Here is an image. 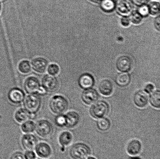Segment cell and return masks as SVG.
I'll use <instances>...</instances> for the list:
<instances>
[{"mask_svg":"<svg viewBox=\"0 0 160 159\" xmlns=\"http://www.w3.org/2000/svg\"><path fill=\"white\" fill-rule=\"evenodd\" d=\"M149 12L152 15H156L160 12V4L159 2H152L148 6Z\"/></svg>","mask_w":160,"mask_h":159,"instance_id":"29","label":"cell"},{"mask_svg":"<svg viewBox=\"0 0 160 159\" xmlns=\"http://www.w3.org/2000/svg\"><path fill=\"white\" fill-rule=\"evenodd\" d=\"M86 159H97L95 158V157L89 156Z\"/></svg>","mask_w":160,"mask_h":159,"instance_id":"40","label":"cell"},{"mask_svg":"<svg viewBox=\"0 0 160 159\" xmlns=\"http://www.w3.org/2000/svg\"><path fill=\"white\" fill-rule=\"evenodd\" d=\"M41 96L35 94H29L23 101L24 108L30 114L33 116L40 111L42 106Z\"/></svg>","mask_w":160,"mask_h":159,"instance_id":"3","label":"cell"},{"mask_svg":"<svg viewBox=\"0 0 160 159\" xmlns=\"http://www.w3.org/2000/svg\"><path fill=\"white\" fill-rule=\"evenodd\" d=\"M132 62L128 56H123L119 58L117 62L118 69L122 72H126L131 69Z\"/></svg>","mask_w":160,"mask_h":159,"instance_id":"14","label":"cell"},{"mask_svg":"<svg viewBox=\"0 0 160 159\" xmlns=\"http://www.w3.org/2000/svg\"><path fill=\"white\" fill-rule=\"evenodd\" d=\"M55 123L58 127L62 128L66 127V119L65 115H57L55 119Z\"/></svg>","mask_w":160,"mask_h":159,"instance_id":"28","label":"cell"},{"mask_svg":"<svg viewBox=\"0 0 160 159\" xmlns=\"http://www.w3.org/2000/svg\"><path fill=\"white\" fill-rule=\"evenodd\" d=\"M25 159H35L36 154L32 150L27 151L24 156Z\"/></svg>","mask_w":160,"mask_h":159,"instance_id":"33","label":"cell"},{"mask_svg":"<svg viewBox=\"0 0 160 159\" xmlns=\"http://www.w3.org/2000/svg\"><path fill=\"white\" fill-rule=\"evenodd\" d=\"M23 87L25 91L28 94H35L41 96H45L48 93L41 85L39 79L34 76L28 77Z\"/></svg>","mask_w":160,"mask_h":159,"instance_id":"2","label":"cell"},{"mask_svg":"<svg viewBox=\"0 0 160 159\" xmlns=\"http://www.w3.org/2000/svg\"><path fill=\"white\" fill-rule=\"evenodd\" d=\"M59 82L55 76L46 75L42 80V86L48 93H52L57 91L59 87Z\"/></svg>","mask_w":160,"mask_h":159,"instance_id":"8","label":"cell"},{"mask_svg":"<svg viewBox=\"0 0 160 159\" xmlns=\"http://www.w3.org/2000/svg\"><path fill=\"white\" fill-rule=\"evenodd\" d=\"M90 148L84 143L73 145L70 149V157L72 159H86L90 155Z\"/></svg>","mask_w":160,"mask_h":159,"instance_id":"5","label":"cell"},{"mask_svg":"<svg viewBox=\"0 0 160 159\" xmlns=\"http://www.w3.org/2000/svg\"><path fill=\"white\" fill-rule=\"evenodd\" d=\"M130 159H141L140 158H139V157H132V158H130Z\"/></svg>","mask_w":160,"mask_h":159,"instance_id":"41","label":"cell"},{"mask_svg":"<svg viewBox=\"0 0 160 159\" xmlns=\"http://www.w3.org/2000/svg\"><path fill=\"white\" fill-rule=\"evenodd\" d=\"M10 159H25L24 155L21 152H16L12 154Z\"/></svg>","mask_w":160,"mask_h":159,"instance_id":"34","label":"cell"},{"mask_svg":"<svg viewBox=\"0 0 160 159\" xmlns=\"http://www.w3.org/2000/svg\"><path fill=\"white\" fill-rule=\"evenodd\" d=\"M115 8L118 13L122 16L127 17L132 13L134 6L131 0H117Z\"/></svg>","mask_w":160,"mask_h":159,"instance_id":"7","label":"cell"},{"mask_svg":"<svg viewBox=\"0 0 160 159\" xmlns=\"http://www.w3.org/2000/svg\"><path fill=\"white\" fill-rule=\"evenodd\" d=\"M130 23V21L129 18L127 17L124 16L121 19V23L122 26H129Z\"/></svg>","mask_w":160,"mask_h":159,"instance_id":"37","label":"cell"},{"mask_svg":"<svg viewBox=\"0 0 160 159\" xmlns=\"http://www.w3.org/2000/svg\"><path fill=\"white\" fill-rule=\"evenodd\" d=\"M35 131L41 138H49L54 133V127L52 124L48 120L40 119L36 123Z\"/></svg>","mask_w":160,"mask_h":159,"instance_id":"4","label":"cell"},{"mask_svg":"<svg viewBox=\"0 0 160 159\" xmlns=\"http://www.w3.org/2000/svg\"><path fill=\"white\" fill-rule=\"evenodd\" d=\"M18 69L20 72L23 74H28L31 71V64L28 60L22 61L19 64Z\"/></svg>","mask_w":160,"mask_h":159,"instance_id":"27","label":"cell"},{"mask_svg":"<svg viewBox=\"0 0 160 159\" xmlns=\"http://www.w3.org/2000/svg\"><path fill=\"white\" fill-rule=\"evenodd\" d=\"M109 110V105L107 103L103 101H98L91 107L90 114L92 117L99 119L106 116Z\"/></svg>","mask_w":160,"mask_h":159,"instance_id":"6","label":"cell"},{"mask_svg":"<svg viewBox=\"0 0 160 159\" xmlns=\"http://www.w3.org/2000/svg\"><path fill=\"white\" fill-rule=\"evenodd\" d=\"M66 119V127L72 129L78 125L80 121V116L77 112L70 111L65 115Z\"/></svg>","mask_w":160,"mask_h":159,"instance_id":"16","label":"cell"},{"mask_svg":"<svg viewBox=\"0 0 160 159\" xmlns=\"http://www.w3.org/2000/svg\"><path fill=\"white\" fill-rule=\"evenodd\" d=\"M35 123L31 120H28L22 124L21 130L25 134L32 133L35 131Z\"/></svg>","mask_w":160,"mask_h":159,"instance_id":"23","label":"cell"},{"mask_svg":"<svg viewBox=\"0 0 160 159\" xmlns=\"http://www.w3.org/2000/svg\"><path fill=\"white\" fill-rule=\"evenodd\" d=\"M97 91L94 89L89 88L85 89L82 94L81 98L83 102L88 105L96 102L98 98Z\"/></svg>","mask_w":160,"mask_h":159,"instance_id":"12","label":"cell"},{"mask_svg":"<svg viewBox=\"0 0 160 159\" xmlns=\"http://www.w3.org/2000/svg\"><path fill=\"white\" fill-rule=\"evenodd\" d=\"M131 80V76L126 72L119 73L117 75L115 78L116 83L121 87H127L129 85Z\"/></svg>","mask_w":160,"mask_h":159,"instance_id":"22","label":"cell"},{"mask_svg":"<svg viewBox=\"0 0 160 159\" xmlns=\"http://www.w3.org/2000/svg\"><path fill=\"white\" fill-rule=\"evenodd\" d=\"M95 82L94 78L91 75L84 74L80 76L79 79L80 87L84 89L90 88L93 86Z\"/></svg>","mask_w":160,"mask_h":159,"instance_id":"18","label":"cell"},{"mask_svg":"<svg viewBox=\"0 0 160 159\" xmlns=\"http://www.w3.org/2000/svg\"><path fill=\"white\" fill-rule=\"evenodd\" d=\"M155 26L156 29L158 30V31L160 30V16H159L158 17H157L155 20Z\"/></svg>","mask_w":160,"mask_h":159,"instance_id":"38","label":"cell"},{"mask_svg":"<svg viewBox=\"0 0 160 159\" xmlns=\"http://www.w3.org/2000/svg\"><path fill=\"white\" fill-rule=\"evenodd\" d=\"M48 74L51 75L55 76L59 74V68L56 64H51L48 67Z\"/></svg>","mask_w":160,"mask_h":159,"instance_id":"30","label":"cell"},{"mask_svg":"<svg viewBox=\"0 0 160 159\" xmlns=\"http://www.w3.org/2000/svg\"><path fill=\"white\" fill-rule=\"evenodd\" d=\"M150 102L153 107L160 108V92L159 90H156L152 93L150 96Z\"/></svg>","mask_w":160,"mask_h":159,"instance_id":"26","label":"cell"},{"mask_svg":"<svg viewBox=\"0 0 160 159\" xmlns=\"http://www.w3.org/2000/svg\"><path fill=\"white\" fill-rule=\"evenodd\" d=\"M138 12L142 16V17L147 16L149 12L148 6L146 5L140 6L138 10Z\"/></svg>","mask_w":160,"mask_h":159,"instance_id":"32","label":"cell"},{"mask_svg":"<svg viewBox=\"0 0 160 159\" xmlns=\"http://www.w3.org/2000/svg\"><path fill=\"white\" fill-rule=\"evenodd\" d=\"M73 135L71 132L68 131H65L59 134L58 142L64 149L66 147L69 146L71 144L73 141Z\"/></svg>","mask_w":160,"mask_h":159,"instance_id":"20","label":"cell"},{"mask_svg":"<svg viewBox=\"0 0 160 159\" xmlns=\"http://www.w3.org/2000/svg\"><path fill=\"white\" fill-rule=\"evenodd\" d=\"M142 149V145L140 142L138 140L134 139L128 143L127 150L129 155L135 157L140 153Z\"/></svg>","mask_w":160,"mask_h":159,"instance_id":"17","label":"cell"},{"mask_svg":"<svg viewBox=\"0 0 160 159\" xmlns=\"http://www.w3.org/2000/svg\"><path fill=\"white\" fill-rule=\"evenodd\" d=\"M115 5L114 0H102L100 7L104 12H112L115 9Z\"/></svg>","mask_w":160,"mask_h":159,"instance_id":"24","label":"cell"},{"mask_svg":"<svg viewBox=\"0 0 160 159\" xmlns=\"http://www.w3.org/2000/svg\"><path fill=\"white\" fill-rule=\"evenodd\" d=\"M90 1L94 2H99L101 1L102 0H90Z\"/></svg>","mask_w":160,"mask_h":159,"instance_id":"39","label":"cell"},{"mask_svg":"<svg viewBox=\"0 0 160 159\" xmlns=\"http://www.w3.org/2000/svg\"><path fill=\"white\" fill-rule=\"evenodd\" d=\"M32 67L36 72L43 73L46 71L48 65V62L46 59L42 57H37L33 59Z\"/></svg>","mask_w":160,"mask_h":159,"instance_id":"15","label":"cell"},{"mask_svg":"<svg viewBox=\"0 0 160 159\" xmlns=\"http://www.w3.org/2000/svg\"><path fill=\"white\" fill-rule=\"evenodd\" d=\"M148 96L147 93L143 90H140L135 94L134 101L135 104L140 108L146 106L148 102Z\"/></svg>","mask_w":160,"mask_h":159,"instance_id":"13","label":"cell"},{"mask_svg":"<svg viewBox=\"0 0 160 159\" xmlns=\"http://www.w3.org/2000/svg\"><path fill=\"white\" fill-rule=\"evenodd\" d=\"M38 139L32 133L25 134L21 138V144L23 149L26 151L32 150L35 149L38 144Z\"/></svg>","mask_w":160,"mask_h":159,"instance_id":"11","label":"cell"},{"mask_svg":"<svg viewBox=\"0 0 160 159\" xmlns=\"http://www.w3.org/2000/svg\"><path fill=\"white\" fill-rule=\"evenodd\" d=\"M97 126L98 129L102 131H106L109 130L111 126V122L107 118H99L97 122Z\"/></svg>","mask_w":160,"mask_h":159,"instance_id":"25","label":"cell"},{"mask_svg":"<svg viewBox=\"0 0 160 159\" xmlns=\"http://www.w3.org/2000/svg\"><path fill=\"white\" fill-rule=\"evenodd\" d=\"M133 2L136 5L142 6L146 5L149 2L150 0H132Z\"/></svg>","mask_w":160,"mask_h":159,"instance_id":"35","label":"cell"},{"mask_svg":"<svg viewBox=\"0 0 160 159\" xmlns=\"http://www.w3.org/2000/svg\"><path fill=\"white\" fill-rule=\"evenodd\" d=\"M32 116L24 108L19 109L15 112L14 115L15 120L18 124H20L30 119Z\"/></svg>","mask_w":160,"mask_h":159,"instance_id":"21","label":"cell"},{"mask_svg":"<svg viewBox=\"0 0 160 159\" xmlns=\"http://www.w3.org/2000/svg\"><path fill=\"white\" fill-rule=\"evenodd\" d=\"M69 103L68 99L62 95H56L50 99L49 107L54 114H64L68 110Z\"/></svg>","mask_w":160,"mask_h":159,"instance_id":"1","label":"cell"},{"mask_svg":"<svg viewBox=\"0 0 160 159\" xmlns=\"http://www.w3.org/2000/svg\"><path fill=\"white\" fill-rule=\"evenodd\" d=\"M99 90L102 95L106 96H110L112 94L113 87L111 81L105 79L100 82L98 86Z\"/></svg>","mask_w":160,"mask_h":159,"instance_id":"19","label":"cell"},{"mask_svg":"<svg viewBox=\"0 0 160 159\" xmlns=\"http://www.w3.org/2000/svg\"><path fill=\"white\" fill-rule=\"evenodd\" d=\"M154 89V85L152 84H148L146 86L145 88V91L148 93L152 92Z\"/></svg>","mask_w":160,"mask_h":159,"instance_id":"36","label":"cell"},{"mask_svg":"<svg viewBox=\"0 0 160 159\" xmlns=\"http://www.w3.org/2000/svg\"><path fill=\"white\" fill-rule=\"evenodd\" d=\"M25 97L26 95L24 92L18 88L11 89L8 94V98L9 102L16 105L23 102Z\"/></svg>","mask_w":160,"mask_h":159,"instance_id":"9","label":"cell"},{"mask_svg":"<svg viewBox=\"0 0 160 159\" xmlns=\"http://www.w3.org/2000/svg\"><path fill=\"white\" fill-rule=\"evenodd\" d=\"M130 20L134 24H138L140 23L142 20V16L138 12L132 13Z\"/></svg>","mask_w":160,"mask_h":159,"instance_id":"31","label":"cell"},{"mask_svg":"<svg viewBox=\"0 0 160 159\" xmlns=\"http://www.w3.org/2000/svg\"><path fill=\"white\" fill-rule=\"evenodd\" d=\"M34 149H35V152L37 155L41 158H49L52 155V149L51 146L48 143H38Z\"/></svg>","mask_w":160,"mask_h":159,"instance_id":"10","label":"cell"}]
</instances>
